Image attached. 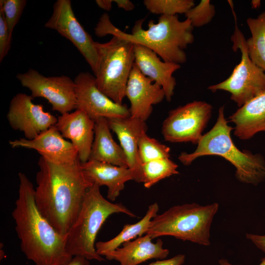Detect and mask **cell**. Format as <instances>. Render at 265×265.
<instances>
[{
  "instance_id": "1",
  "label": "cell",
  "mask_w": 265,
  "mask_h": 265,
  "mask_svg": "<svg viewBox=\"0 0 265 265\" xmlns=\"http://www.w3.org/2000/svg\"><path fill=\"white\" fill-rule=\"evenodd\" d=\"M38 166L36 205L56 231L66 237L93 184L84 173L79 159L71 164H57L40 156Z\"/></svg>"
},
{
  "instance_id": "2",
  "label": "cell",
  "mask_w": 265,
  "mask_h": 265,
  "mask_svg": "<svg viewBox=\"0 0 265 265\" xmlns=\"http://www.w3.org/2000/svg\"><path fill=\"white\" fill-rule=\"evenodd\" d=\"M18 197L12 216L20 247L35 265H63L73 258L67 250L66 237L59 234L39 211L35 188L23 173L18 174Z\"/></svg>"
},
{
  "instance_id": "3",
  "label": "cell",
  "mask_w": 265,
  "mask_h": 265,
  "mask_svg": "<svg viewBox=\"0 0 265 265\" xmlns=\"http://www.w3.org/2000/svg\"><path fill=\"white\" fill-rule=\"evenodd\" d=\"M143 21H137L131 32L128 33L114 26L108 15L104 13L95 27V34L100 37L108 34L117 36L134 44L144 46L165 62L180 65L186 62L184 50L194 39V27L188 19L181 21L177 15H161L157 23L150 20L147 29L142 28Z\"/></svg>"
},
{
  "instance_id": "4",
  "label": "cell",
  "mask_w": 265,
  "mask_h": 265,
  "mask_svg": "<svg viewBox=\"0 0 265 265\" xmlns=\"http://www.w3.org/2000/svg\"><path fill=\"white\" fill-rule=\"evenodd\" d=\"M224 108V106L219 107L216 122L202 135L196 150L191 153H181L178 159L184 165H189L201 157H221L234 166L238 181L257 186L265 181V159L261 154L241 151L236 146L231 136L234 128L228 124Z\"/></svg>"
},
{
  "instance_id": "5",
  "label": "cell",
  "mask_w": 265,
  "mask_h": 265,
  "mask_svg": "<svg viewBox=\"0 0 265 265\" xmlns=\"http://www.w3.org/2000/svg\"><path fill=\"white\" fill-rule=\"evenodd\" d=\"M100 187L93 185L87 190L78 216L66 236V249L73 257L80 256L89 261H105L96 251L95 240L106 219L115 213L136 217L122 204L105 199Z\"/></svg>"
},
{
  "instance_id": "6",
  "label": "cell",
  "mask_w": 265,
  "mask_h": 265,
  "mask_svg": "<svg viewBox=\"0 0 265 265\" xmlns=\"http://www.w3.org/2000/svg\"><path fill=\"white\" fill-rule=\"evenodd\" d=\"M218 209L217 203L205 206L193 203L173 206L152 219L146 234L153 239L172 236L209 246L211 225Z\"/></svg>"
},
{
  "instance_id": "7",
  "label": "cell",
  "mask_w": 265,
  "mask_h": 265,
  "mask_svg": "<svg viewBox=\"0 0 265 265\" xmlns=\"http://www.w3.org/2000/svg\"><path fill=\"white\" fill-rule=\"evenodd\" d=\"M99 63L94 75L98 88L122 105L128 79L134 64V44L117 36L105 43L96 42Z\"/></svg>"
},
{
  "instance_id": "8",
  "label": "cell",
  "mask_w": 265,
  "mask_h": 265,
  "mask_svg": "<svg viewBox=\"0 0 265 265\" xmlns=\"http://www.w3.org/2000/svg\"><path fill=\"white\" fill-rule=\"evenodd\" d=\"M231 40L233 50L239 49L241 60L231 75L222 82L211 85L208 89L212 92L224 90L229 92L231 99L238 107L265 92V72L250 59L243 33L236 25Z\"/></svg>"
},
{
  "instance_id": "9",
  "label": "cell",
  "mask_w": 265,
  "mask_h": 265,
  "mask_svg": "<svg viewBox=\"0 0 265 265\" xmlns=\"http://www.w3.org/2000/svg\"><path fill=\"white\" fill-rule=\"evenodd\" d=\"M212 109V106L205 101H194L171 110L162 123L163 137L170 142L197 144Z\"/></svg>"
},
{
  "instance_id": "10",
  "label": "cell",
  "mask_w": 265,
  "mask_h": 265,
  "mask_svg": "<svg viewBox=\"0 0 265 265\" xmlns=\"http://www.w3.org/2000/svg\"><path fill=\"white\" fill-rule=\"evenodd\" d=\"M16 77L23 86L30 91L33 98L46 99L52 110L62 114L76 108V84L70 77H46L31 68Z\"/></svg>"
},
{
  "instance_id": "11",
  "label": "cell",
  "mask_w": 265,
  "mask_h": 265,
  "mask_svg": "<svg viewBox=\"0 0 265 265\" xmlns=\"http://www.w3.org/2000/svg\"><path fill=\"white\" fill-rule=\"evenodd\" d=\"M45 26L56 30L70 40L82 55L95 75L99 63L96 42L77 20L71 0L56 1L53 6V14Z\"/></svg>"
},
{
  "instance_id": "12",
  "label": "cell",
  "mask_w": 265,
  "mask_h": 265,
  "mask_svg": "<svg viewBox=\"0 0 265 265\" xmlns=\"http://www.w3.org/2000/svg\"><path fill=\"white\" fill-rule=\"evenodd\" d=\"M76 109L84 112L95 122L102 118H125L131 116L125 105L118 104L97 87L95 76L80 72L75 78Z\"/></svg>"
},
{
  "instance_id": "13",
  "label": "cell",
  "mask_w": 265,
  "mask_h": 265,
  "mask_svg": "<svg viewBox=\"0 0 265 265\" xmlns=\"http://www.w3.org/2000/svg\"><path fill=\"white\" fill-rule=\"evenodd\" d=\"M31 95L19 93L11 99L6 117L10 126L23 132L31 140L54 126L57 117L44 110L42 105L34 104Z\"/></svg>"
},
{
  "instance_id": "14",
  "label": "cell",
  "mask_w": 265,
  "mask_h": 265,
  "mask_svg": "<svg viewBox=\"0 0 265 265\" xmlns=\"http://www.w3.org/2000/svg\"><path fill=\"white\" fill-rule=\"evenodd\" d=\"M13 148H25L36 151L47 160L57 164H67L79 159L78 152L69 140H66L55 126L43 132L31 140L21 138L9 141Z\"/></svg>"
},
{
  "instance_id": "15",
  "label": "cell",
  "mask_w": 265,
  "mask_h": 265,
  "mask_svg": "<svg viewBox=\"0 0 265 265\" xmlns=\"http://www.w3.org/2000/svg\"><path fill=\"white\" fill-rule=\"evenodd\" d=\"M130 102L131 116L146 121L151 114L153 106L160 103L165 95L162 88L144 76L134 64L125 91Z\"/></svg>"
},
{
  "instance_id": "16",
  "label": "cell",
  "mask_w": 265,
  "mask_h": 265,
  "mask_svg": "<svg viewBox=\"0 0 265 265\" xmlns=\"http://www.w3.org/2000/svg\"><path fill=\"white\" fill-rule=\"evenodd\" d=\"M109 127L117 135L123 149L128 167L132 171L134 180L143 181L142 163L138 152V142L141 136L146 133L145 121L129 116L125 118L106 119Z\"/></svg>"
},
{
  "instance_id": "17",
  "label": "cell",
  "mask_w": 265,
  "mask_h": 265,
  "mask_svg": "<svg viewBox=\"0 0 265 265\" xmlns=\"http://www.w3.org/2000/svg\"><path fill=\"white\" fill-rule=\"evenodd\" d=\"M95 124L94 120L79 109L61 114L57 117L55 127L77 149L81 163L89 160L94 138Z\"/></svg>"
},
{
  "instance_id": "18",
  "label": "cell",
  "mask_w": 265,
  "mask_h": 265,
  "mask_svg": "<svg viewBox=\"0 0 265 265\" xmlns=\"http://www.w3.org/2000/svg\"><path fill=\"white\" fill-rule=\"evenodd\" d=\"M134 51L135 64L144 76L162 88L166 100L170 101L176 85L173 75L181 68L180 64L161 61L154 52L139 44H134Z\"/></svg>"
},
{
  "instance_id": "19",
  "label": "cell",
  "mask_w": 265,
  "mask_h": 265,
  "mask_svg": "<svg viewBox=\"0 0 265 265\" xmlns=\"http://www.w3.org/2000/svg\"><path fill=\"white\" fill-rule=\"evenodd\" d=\"M153 238L148 234L126 242L122 247L105 253L103 256L108 260H115L120 265H138L148 260L165 259L169 251L163 247V241L158 239L153 242Z\"/></svg>"
},
{
  "instance_id": "20",
  "label": "cell",
  "mask_w": 265,
  "mask_h": 265,
  "mask_svg": "<svg viewBox=\"0 0 265 265\" xmlns=\"http://www.w3.org/2000/svg\"><path fill=\"white\" fill-rule=\"evenodd\" d=\"M81 166L84 173L93 185L107 187V198L111 201L119 196L126 182L134 180L133 173L128 167L92 160L81 163Z\"/></svg>"
},
{
  "instance_id": "21",
  "label": "cell",
  "mask_w": 265,
  "mask_h": 265,
  "mask_svg": "<svg viewBox=\"0 0 265 265\" xmlns=\"http://www.w3.org/2000/svg\"><path fill=\"white\" fill-rule=\"evenodd\" d=\"M229 120L235 124L234 134L241 140L265 132V92L239 107Z\"/></svg>"
},
{
  "instance_id": "22",
  "label": "cell",
  "mask_w": 265,
  "mask_h": 265,
  "mask_svg": "<svg viewBox=\"0 0 265 265\" xmlns=\"http://www.w3.org/2000/svg\"><path fill=\"white\" fill-rule=\"evenodd\" d=\"M110 131L106 118L95 121L94 138L89 160L128 167L125 153L121 146L114 141Z\"/></svg>"
},
{
  "instance_id": "23",
  "label": "cell",
  "mask_w": 265,
  "mask_h": 265,
  "mask_svg": "<svg viewBox=\"0 0 265 265\" xmlns=\"http://www.w3.org/2000/svg\"><path fill=\"white\" fill-rule=\"evenodd\" d=\"M159 210L157 203L150 205L144 216L139 221L125 224L117 236L108 240L97 242L95 248L97 253L103 256L105 253L115 250L123 243L146 234L151 220L158 214Z\"/></svg>"
},
{
  "instance_id": "24",
  "label": "cell",
  "mask_w": 265,
  "mask_h": 265,
  "mask_svg": "<svg viewBox=\"0 0 265 265\" xmlns=\"http://www.w3.org/2000/svg\"><path fill=\"white\" fill-rule=\"evenodd\" d=\"M246 22L251 34L246 41L249 56L265 72V11Z\"/></svg>"
},
{
  "instance_id": "25",
  "label": "cell",
  "mask_w": 265,
  "mask_h": 265,
  "mask_svg": "<svg viewBox=\"0 0 265 265\" xmlns=\"http://www.w3.org/2000/svg\"><path fill=\"white\" fill-rule=\"evenodd\" d=\"M178 165L170 158L151 160L142 164L143 183L149 188L160 181L179 173Z\"/></svg>"
},
{
  "instance_id": "26",
  "label": "cell",
  "mask_w": 265,
  "mask_h": 265,
  "mask_svg": "<svg viewBox=\"0 0 265 265\" xmlns=\"http://www.w3.org/2000/svg\"><path fill=\"white\" fill-rule=\"evenodd\" d=\"M143 3L150 12L160 16L185 14L194 6L192 0H145Z\"/></svg>"
},
{
  "instance_id": "27",
  "label": "cell",
  "mask_w": 265,
  "mask_h": 265,
  "mask_svg": "<svg viewBox=\"0 0 265 265\" xmlns=\"http://www.w3.org/2000/svg\"><path fill=\"white\" fill-rule=\"evenodd\" d=\"M170 148L157 139L143 134L138 142V152L142 163L163 158H170Z\"/></svg>"
},
{
  "instance_id": "28",
  "label": "cell",
  "mask_w": 265,
  "mask_h": 265,
  "mask_svg": "<svg viewBox=\"0 0 265 265\" xmlns=\"http://www.w3.org/2000/svg\"><path fill=\"white\" fill-rule=\"evenodd\" d=\"M215 14V7L209 0H202L190 9L185 15L192 26L199 27L209 23Z\"/></svg>"
},
{
  "instance_id": "29",
  "label": "cell",
  "mask_w": 265,
  "mask_h": 265,
  "mask_svg": "<svg viewBox=\"0 0 265 265\" xmlns=\"http://www.w3.org/2000/svg\"><path fill=\"white\" fill-rule=\"evenodd\" d=\"M26 0H0V8L2 10L10 35L18 23L26 5Z\"/></svg>"
},
{
  "instance_id": "30",
  "label": "cell",
  "mask_w": 265,
  "mask_h": 265,
  "mask_svg": "<svg viewBox=\"0 0 265 265\" xmlns=\"http://www.w3.org/2000/svg\"><path fill=\"white\" fill-rule=\"evenodd\" d=\"M11 39L2 11L0 8V62L2 61L10 49Z\"/></svg>"
},
{
  "instance_id": "31",
  "label": "cell",
  "mask_w": 265,
  "mask_h": 265,
  "mask_svg": "<svg viewBox=\"0 0 265 265\" xmlns=\"http://www.w3.org/2000/svg\"><path fill=\"white\" fill-rule=\"evenodd\" d=\"M185 259V255L180 254L170 259L159 260L148 265H182L184 264Z\"/></svg>"
},
{
  "instance_id": "32",
  "label": "cell",
  "mask_w": 265,
  "mask_h": 265,
  "mask_svg": "<svg viewBox=\"0 0 265 265\" xmlns=\"http://www.w3.org/2000/svg\"><path fill=\"white\" fill-rule=\"evenodd\" d=\"M245 236L247 239L251 241L258 248L265 253V235L246 233Z\"/></svg>"
},
{
  "instance_id": "33",
  "label": "cell",
  "mask_w": 265,
  "mask_h": 265,
  "mask_svg": "<svg viewBox=\"0 0 265 265\" xmlns=\"http://www.w3.org/2000/svg\"><path fill=\"white\" fill-rule=\"evenodd\" d=\"M113 1L119 8L127 11H130L134 8V4L129 0H114Z\"/></svg>"
},
{
  "instance_id": "34",
  "label": "cell",
  "mask_w": 265,
  "mask_h": 265,
  "mask_svg": "<svg viewBox=\"0 0 265 265\" xmlns=\"http://www.w3.org/2000/svg\"><path fill=\"white\" fill-rule=\"evenodd\" d=\"M63 265H90L89 261L80 256H74L67 263Z\"/></svg>"
},
{
  "instance_id": "35",
  "label": "cell",
  "mask_w": 265,
  "mask_h": 265,
  "mask_svg": "<svg viewBox=\"0 0 265 265\" xmlns=\"http://www.w3.org/2000/svg\"><path fill=\"white\" fill-rule=\"evenodd\" d=\"M113 0H97L96 3L101 8L106 10L110 11L112 8V4Z\"/></svg>"
},
{
  "instance_id": "36",
  "label": "cell",
  "mask_w": 265,
  "mask_h": 265,
  "mask_svg": "<svg viewBox=\"0 0 265 265\" xmlns=\"http://www.w3.org/2000/svg\"><path fill=\"white\" fill-rule=\"evenodd\" d=\"M216 265H234L230 263L227 259L222 258L218 261ZM258 265H265V257L261 259V263Z\"/></svg>"
},
{
  "instance_id": "37",
  "label": "cell",
  "mask_w": 265,
  "mask_h": 265,
  "mask_svg": "<svg viewBox=\"0 0 265 265\" xmlns=\"http://www.w3.org/2000/svg\"><path fill=\"white\" fill-rule=\"evenodd\" d=\"M252 6L254 8H258L261 4L260 0H252L251 1Z\"/></svg>"
}]
</instances>
